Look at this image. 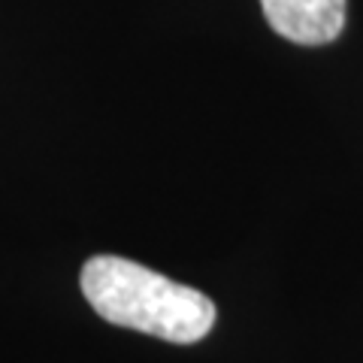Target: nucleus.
<instances>
[{
    "instance_id": "nucleus-1",
    "label": "nucleus",
    "mask_w": 363,
    "mask_h": 363,
    "mask_svg": "<svg viewBox=\"0 0 363 363\" xmlns=\"http://www.w3.org/2000/svg\"><path fill=\"white\" fill-rule=\"evenodd\" d=\"M79 285L91 309L116 327L176 345L200 342L215 327V303L206 294L118 255L91 257L82 267Z\"/></svg>"
},
{
    "instance_id": "nucleus-2",
    "label": "nucleus",
    "mask_w": 363,
    "mask_h": 363,
    "mask_svg": "<svg viewBox=\"0 0 363 363\" xmlns=\"http://www.w3.org/2000/svg\"><path fill=\"white\" fill-rule=\"evenodd\" d=\"M269 28L297 45H327L345 28V0H260Z\"/></svg>"
}]
</instances>
